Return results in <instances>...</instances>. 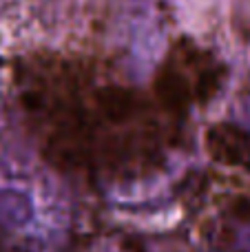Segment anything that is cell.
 I'll list each match as a JSON object with an SVG mask.
<instances>
[{
    "mask_svg": "<svg viewBox=\"0 0 250 252\" xmlns=\"http://www.w3.org/2000/svg\"><path fill=\"white\" fill-rule=\"evenodd\" d=\"M13 80L40 157L62 175L140 179L162 168L180 142L186 115L100 58L33 51L18 60Z\"/></svg>",
    "mask_w": 250,
    "mask_h": 252,
    "instance_id": "6da1fadb",
    "label": "cell"
},
{
    "mask_svg": "<svg viewBox=\"0 0 250 252\" xmlns=\"http://www.w3.org/2000/svg\"><path fill=\"white\" fill-rule=\"evenodd\" d=\"M224 78V66L213 51L188 38H180L159 62L153 89L182 115L211 100Z\"/></svg>",
    "mask_w": 250,
    "mask_h": 252,
    "instance_id": "7a4b0ae2",
    "label": "cell"
},
{
    "mask_svg": "<svg viewBox=\"0 0 250 252\" xmlns=\"http://www.w3.org/2000/svg\"><path fill=\"white\" fill-rule=\"evenodd\" d=\"M211 157L215 161L250 168V135L235 124H215L206 135Z\"/></svg>",
    "mask_w": 250,
    "mask_h": 252,
    "instance_id": "3957f363",
    "label": "cell"
}]
</instances>
